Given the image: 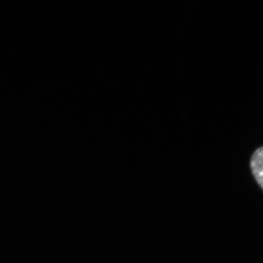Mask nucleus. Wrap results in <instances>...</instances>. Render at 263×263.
<instances>
[{"label": "nucleus", "instance_id": "nucleus-1", "mask_svg": "<svg viewBox=\"0 0 263 263\" xmlns=\"http://www.w3.org/2000/svg\"><path fill=\"white\" fill-rule=\"evenodd\" d=\"M250 167L254 179L263 190V146L254 152L251 157Z\"/></svg>", "mask_w": 263, "mask_h": 263}]
</instances>
